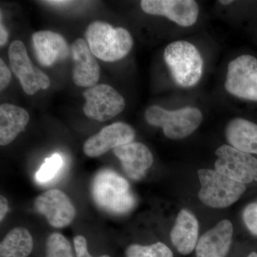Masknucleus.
<instances>
[{"instance_id":"1","label":"nucleus","mask_w":257,"mask_h":257,"mask_svg":"<svg viewBox=\"0 0 257 257\" xmlns=\"http://www.w3.org/2000/svg\"><path fill=\"white\" fill-rule=\"evenodd\" d=\"M92 195L98 207L111 214H126L136 204L127 181L111 170L96 174L92 181Z\"/></svg>"},{"instance_id":"2","label":"nucleus","mask_w":257,"mask_h":257,"mask_svg":"<svg viewBox=\"0 0 257 257\" xmlns=\"http://www.w3.org/2000/svg\"><path fill=\"white\" fill-rule=\"evenodd\" d=\"M86 41L93 55L106 62L121 60L133 47V38L126 29L101 21L89 25L85 32Z\"/></svg>"},{"instance_id":"3","label":"nucleus","mask_w":257,"mask_h":257,"mask_svg":"<svg viewBox=\"0 0 257 257\" xmlns=\"http://www.w3.org/2000/svg\"><path fill=\"white\" fill-rule=\"evenodd\" d=\"M164 58L177 85L190 88L202 77L204 60L195 45L187 41H175L166 47Z\"/></svg>"},{"instance_id":"4","label":"nucleus","mask_w":257,"mask_h":257,"mask_svg":"<svg viewBox=\"0 0 257 257\" xmlns=\"http://www.w3.org/2000/svg\"><path fill=\"white\" fill-rule=\"evenodd\" d=\"M145 119L149 124L163 128L164 135L171 140H181L192 135L202 124V111L192 106L167 110L158 105L147 108Z\"/></svg>"},{"instance_id":"5","label":"nucleus","mask_w":257,"mask_h":257,"mask_svg":"<svg viewBox=\"0 0 257 257\" xmlns=\"http://www.w3.org/2000/svg\"><path fill=\"white\" fill-rule=\"evenodd\" d=\"M201 189L198 197L208 207L226 208L236 202L246 191L244 184L236 182L216 170H198Z\"/></svg>"},{"instance_id":"6","label":"nucleus","mask_w":257,"mask_h":257,"mask_svg":"<svg viewBox=\"0 0 257 257\" xmlns=\"http://www.w3.org/2000/svg\"><path fill=\"white\" fill-rule=\"evenodd\" d=\"M226 92L239 99L257 102V59L252 55H242L228 64Z\"/></svg>"},{"instance_id":"7","label":"nucleus","mask_w":257,"mask_h":257,"mask_svg":"<svg viewBox=\"0 0 257 257\" xmlns=\"http://www.w3.org/2000/svg\"><path fill=\"white\" fill-rule=\"evenodd\" d=\"M86 102L83 106L84 114L99 121L110 120L125 108L124 97L114 88L106 84H96L84 91Z\"/></svg>"},{"instance_id":"8","label":"nucleus","mask_w":257,"mask_h":257,"mask_svg":"<svg viewBox=\"0 0 257 257\" xmlns=\"http://www.w3.org/2000/svg\"><path fill=\"white\" fill-rule=\"evenodd\" d=\"M8 55L10 68L20 80L25 93L33 95L40 89L50 87V78L41 69L32 64L23 42L16 40L12 42Z\"/></svg>"},{"instance_id":"9","label":"nucleus","mask_w":257,"mask_h":257,"mask_svg":"<svg viewBox=\"0 0 257 257\" xmlns=\"http://www.w3.org/2000/svg\"><path fill=\"white\" fill-rule=\"evenodd\" d=\"M215 155L216 172L240 183L257 182V159L252 155L226 145L219 147Z\"/></svg>"},{"instance_id":"10","label":"nucleus","mask_w":257,"mask_h":257,"mask_svg":"<svg viewBox=\"0 0 257 257\" xmlns=\"http://www.w3.org/2000/svg\"><path fill=\"white\" fill-rule=\"evenodd\" d=\"M35 210L45 216L51 226L63 228L74 220L76 209L68 196L54 189L42 193L34 202Z\"/></svg>"},{"instance_id":"11","label":"nucleus","mask_w":257,"mask_h":257,"mask_svg":"<svg viewBox=\"0 0 257 257\" xmlns=\"http://www.w3.org/2000/svg\"><path fill=\"white\" fill-rule=\"evenodd\" d=\"M140 5L147 14L165 17L184 28L193 26L199 17V5L194 0H143Z\"/></svg>"},{"instance_id":"12","label":"nucleus","mask_w":257,"mask_h":257,"mask_svg":"<svg viewBox=\"0 0 257 257\" xmlns=\"http://www.w3.org/2000/svg\"><path fill=\"white\" fill-rule=\"evenodd\" d=\"M136 137L135 130L124 122H115L90 137L83 145V151L89 157L101 156L111 149L132 143Z\"/></svg>"},{"instance_id":"13","label":"nucleus","mask_w":257,"mask_h":257,"mask_svg":"<svg viewBox=\"0 0 257 257\" xmlns=\"http://www.w3.org/2000/svg\"><path fill=\"white\" fill-rule=\"evenodd\" d=\"M71 55L74 62L72 79L77 86L92 87L100 77V67L85 40L78 38L72 43Z\"/></svg>"},{"instance_id":"14","label":"nucleus","mask_w":257,"mask_h":257,"mask_svg":"<svg viewBox=\"0 0 257 257\" xmlns=\"http://www.w3.org/2000/svg\"><path fill=\"white\" fill-rule=\"evenodd\" d=\"M32 40L35 57L44 67H51L65 60L71 52L65 39L57 32L50 30L35 32Z\"/></svg>"},{"instance_id":"15","label":"nucleus","mask_w":257,"mask_h":257,"mask_svg":"<svg viewBox=\"0 0 257 257\" xmlns=\"http://www.w3.org/2000/svg\"><path fill=\"white\" fill-rule=\"evenodd\" d=\"M121 162L126 175L133 180H140L152 167L154 158L151 151L145 145L132 143L113 150Z\"/></svg>"},{"instance_id":"16","label":"nucleus","mask_w":257,"mask_h":257,"mask_svg":"<svg viewBox=\"0 0 257 257\" xmlns=\"http://www.w3.org/2000/svg\"><path fill=\"white\" fill-rule=\"evenodd\" d=\"M233 236L231 221H219L198 240L196 246L197 257H226L229 252Z\"/></svg>"},{"instance_id":"17","label":"nucleus","mask_w":257,"mask_h":257,"mask_svg":"<svg viewBox=\"0 0 257 257\" xmlns=\"http://www.w3.org/2000/svg\"><path fill=\"white\" fill-rule=\"evenodd\" d=\"M199 235V223L195 216L186 209L179 211L171 231V240L179 253L187 255L196 248Z\"/></svg>"},{"instance_id":"18","label":"nucleus","mask_w":257,"mask_h":257,"mask_svg":"<svg viewBox=\"0 0 257 257\" xmlns=\"http://www.w3.org/2000/svg\"><path fill=\"white\" fill-rule=\"evenodd\" d=\"M230 146L246 153L257 155V124L243 118L229 121L225 130Z\"/></svg>"},{"instance_id":"19","label":"nucleus","mask_w":257,"mask_h":257,"mask_svg":"<svg viewBox=\"0 0 257 257\" xmlns=\"http://www.w3.org/2000/svg\"><path fill=\"white\" fill-rule=\"evenodd\" d=\"M30 121L28 111L20 106L11 104L0 106V145L6 146L22 132Z\"/></svg>"},{"instance_id":"20","label":"nucleus","mask_w":257,"mask_h":257,"mask_svg":"<svg viewBox=\"0 0 257 257\" xmlns=\"http://www.w3.org/2000/svg\"><path fill=\"white\" fill-rule=\"evenodd\" d=\"M33 239L28 229L16 227L0 243V257H28L33 248Z\"/></svg>"},{"instance_id":"21","label":"nucleus","mask_w":257,"mask_h":257,"mask_svg":"<svg viewBox=\"0 0 257 257\" xmlns=\"http://www.w3.org/2000/svg\"><path fill=\"white\" fill-rule=\"evenodd\" d=\"M128 257H173V253L165 243L158 242L142 246L139 244L130 245L126 251Z\"/></svg>"},{"instance_id":"22","label":"nucleus","mask_w":257,"mask_h":257,"mask_svg":"<svg viewBox=\"0 0 257 257\" xmlns=\"http://www.w3.org/2000/svg\"><path fill=\"white\" fill-rule=\"evenodd\" d=\"M46 257H73L68 240L60 233H52L46 243Z\"/></svg>"},{"instance_id":"23","label":"nucleus","mask_w":257,"mask_h":257,"mask_svg":"<svg viewBox=\"0 0 257 257\" xmlns=\"http://www.w3.org/2000/svg\"><path fill=\"white\" fill-rule=\"evenodd\" d=\"M63 164L62 157L55 154L47 158L36 174V179L40 183H45L55 177Z\"/></svg>"},{"instance_id":"24","label":"nucleus","mask_w":257,"mask_h":257,"mask_svg":"<svg viewBox=\"0 0 257 257\" xmlns=\"http://www.w3.org/2000/svg\"><path fill=\"white\" fill-rule=\"evenodd\" d=\"M243 219L248 230L257 236V203H251L243 211Z\"/></svg>"},{"instance_id":"25","label":"nucleus","mask_w":257,"mask_h":257,"mask_svg":"<svg viewBox=\"0 0 257 257\" xmlns=\"http://www.w3.org/2000/svg\"><path fill=\"white\" fill-rule=\"evenodd\" d=\"M74 248H75L77 257H93L91 256L87 250V240L83 236H75L74 238ZM99 257H110L108 255H103Z\"/></svg>"},{"instance_id":"26","label":"nucleus","mask_w":257,"mask_h":257,"mask_svg":"<svg viewBox=\"0 0 257 257\" xmlns=\"http://www.w3.org/2000/svg\"><path fill=\"white\" fill-rule=\"evenodd\" d=\"M11 71L3 60H0V90L6 89L11 80Z\"/></svg>"},{"instance_id":"27","label":"nucleus","mask_w":257,"mask_h":257,"mask_svg":"<svg viewBox=\"0 0 257 257\" xmlns=\"http://www.w3.org/2000/svg\"><path fill=\"white\" fill-rule=\"evenodd\" d=\"M9 211V203L4 196H0V221H3Z\"/></svg>"},{"instance_id":"28","label":"nucleus","mask_w":257,"mask_h":257,"mask_svg":"<svg viewBox=\"0 0 257 257\" xmlns=\"http://www.w3.org/2000/svg\"><path fill=\"white\" fill-rule=\"evenodd\" d=\"M8 37H9V34L1 21V24H0V46H5L8 43Z\"/></svg>"},{"instance_id":"29","label":"nucleus","mask_w":257,"mask_h":257,"mask_svg":"<svg viewBox=\"0 0 257 257\" xmlns=\"http://www.w3.org/2000/svg\"><path fill=\"white\" fill-rule=\"evenodd\" d=\"M50 5H67L68 3H70L69 1H48L47 2Z\"/></svg>"},{"instance_id":"30","label":"nucleus","mask_w":257,"mask_h":257,"mask_svg":"<svg viewBox=\"0 0 257 257\" xmlns=\"http://www.w3.org/2000/svg\"><path fill=\"white\" fill-rule=\"evenodd\" d=\"M219 3L223 5H228L232 4V3H234V1H231V0H229V1H228V0L227 1H224V0H221V1H219Z\"/></svg>"},{"instance_id":"31","label":"nucleus","mask_w":257,"mask_h":257,"mask_svg":"<svg viewBox=\"0 0 257 257\" xmlns=\"http://www.w3.org/2000/svg\"><path fill=\"white\" fill-rule=\"evenodd\" d=\"M247 257H257V253L251 252Z\"/></svg>"}]
</instances>
